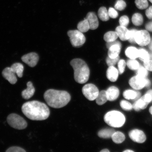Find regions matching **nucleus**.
<instances>
[{
    "label": "nucleus",
    "mask_w": 152,
    "mask_h": 152,
    "mask_svg": "<svg viewBox=\"0 0 152 152\" xmlns=\"http://www.w3.org/2000/svg\"><path fill=\"white\" fill-rule=\"evenodd\" d=\"M119 74L118 69L113 66H110L106 72V77L110 81L114 82L117 80Z\"/></svg>",
    "instance_id": "17"
},
{
    "label": "nucleus",
    "mask_w": 152,
    "mask_h": 152,
    "mask_svg": "<svg viewBox=\"0 0 152 152\" xmlns=\"http://www.w3.org/2000/svg\"><path fill=\"white\" fill-rule=\"evenodd\" d=\"M149 1L150 2H151V3H152V0H149Z\"/></svg>",
    "instance_id": "50"
},
{
    "label": "nucleus",
    "mask_w": 152,
    "mask_h": 152,
    "mask_svg": "<svg viewBox=\"0 0 152 152\" xmlns=\"http://www.w3.org/2000/svg\"><path fill=\"white\" fill-rule=\"evenodd\" d=\"M126 64L129 69L133 71L137 70L140 66L138 62L135 59H130L127 61Z\"/></svg>",
    "instance_id": "31"
},
{
    "label": "nucleus",
    "mask_w": 152,
    "mask_h": 152,
    "mask_svg": "<svg viewBox=\"0 0 152 152\" xmlns=\"http://www.w3.org/2000/svg\"><path fill=\"white\" fill-rule=\"evenodd\" d=\"M144 66L148 71H152V60H149L144 62Z\"/></svg>",
    "instance_id": "42"
},
{
    "label": "nucleus",
    "mask_w": 152,
    "mask_h": 152,
    "mask_svg": "<svg viewBox=\"0 0 152 152\" xmlns=\"http://www.w3.org/2000/svg\"><path fill=\"white\" fill-rule=\"evenodd\" d=\"M99 18L103 21H107L109 20V12L105 7H100L98 11Z\"/></svg>",
    "instance_id": "25"
},
{
    "label": "nucleus",
    "mask_w": 152,
    "mask_h": 152,
    "mask_svg": "<svg viewBox=\"0 0 152 152\" xmlns=\"http://www.w3.org/2000/svg\"><path fill=\"white\" fill-rule=\"evenodd\" d=\"M22 113L33 121H43L50 115V110L45 103L34 100L26 102L22 107Z\"/></svg>",
    "instance_id": "1"
},
{
    "label": "nucleus",
    "mask_w": 152,
    "mask_h": 152,
    "mask_svg": "<svg viewBox=\"0 0 152 152\" xmlns=\"http://www.w3.org/2000/svg\"><path fill=\"white\" fill-rule=\"evenodd\" d=\"M118 37L116 32L110 31L104 34V41L108 42L116 40Z\"/></svg>",
    "instance_id": "28"
},
{
    "label": "nucleus",
    "mask_w": 152,
    "mask_h": 152,
    "mask_svg": "<svg viewBox=\"0 0 152 152\" xmlns=\"http://www.w3.org/2000/svg\"><path fill=\"white\" fill-rule=\"evenodd\" d=\"M132 20L133 23L135 26H140L143 23V17L139 13H136L133 15Z\"/></svg>",
    "instance_id": "29"
},
{
    "label": "nucleus",
    "mask_w": 152,
    "mask_h": 152,
    "mask_svg": "<svg viewBox=\"0 0 152 152\" xmlns=\"http://www.w3.org/2000/svg\"><path fill=\"white\" fill-rule=\"evenodd\" d=\"M108 12H109L110 18H117L118 16V14L117 11L113 7H110L108 11Z\"/></svg>",
    "instance_id": "40"
},
{
    "label": "nucleus",
    "mask_w": 152,
    "mask_h": 152,
    "mask_svg": "<svg viewBox=\"0 0 152 152\" xmlns=\"http://www.w3.org/2000/svg\"><path fill=\"white\" fill-rule=\"evenodd\" d=\"M140 92L132 90H126L123 93L124 97L126 99L132 100L138 99L140 96Z\"/></svg>",
    "instance_id": "22"
},
{
    "label": "nucleus",
    "mask_w": 152,
    "mask_h": 152,
    "mask_svg": "<svg viewBox=\"0 0 152 152\" xmlns=\"http://www.w3.org/2000/svg\"><path fill=\"white\" fill-rule=\"evenodd\" d=\"M121 46L119 45H113L109 49L108 56L111 58H115L119 56L121 50Z\"/></svg>",
    "instance_id": "19"
},
{
    "label": "nucleus",
    "mask_w": 152,
    "mask_h": 152,
    "mask_svg": "<svg viewBox=\"0 0 152 152\" xmlns=\"http://www.w3.org/2000/svg\"><path fill=\"white\" fill-rule=\"evenodd\" d=\"M135 3L137 7L140 10L147 8L149 5L147 0H135Z\"/></svg>",
    "instance_id": "32"
},
{
    "label": "nucleus",
    "mask_w": 152,
    "mask_h": 152,
    "mask_svg": "<svg viewBox=\"0 0 152 152\" xmlns=\"http://www.w3.org/2000/svg\"><path fill=\"white\" fill-rule=\"evenodd\" d=\"M149 112L150 113H151L152 115V106L150 108Z\"/></svg>",
    "instance_id": "48"
},
{
    "label": "nucleus",
    "mask_w": 152,
    "mask_h": 152,
    "mask_svg": "<svg viewBox=\"0 0 152 152\" xmlns=\"http://www.w3.org/2000/svg\"><path fill=\"white\" fill-rule=\"evenodd\" d=\"M69 37L70 41L73 46L80 47L84 44L86 41V38L82 32L79 30H69L67 33Z\"/></svg>",
    "instance_id": "6"
},
{
    "label": "nucleus",
    "mask_w": 152,
    "mask_h": 152,
    "mask_svg": "<svg viewBox=\"0 0 152 152\" xmlns=\"http://www.w3.org/2000/svg\"><path fill=\"white\" fill-rule=\"evenodd\" d=\"M148 70L145 67L142 66H140L137 70V75L144 78H146L148 75Z\"/></svg>",
    "instance_id": "34"
},
{
    "label": "nucleus",
    "mask_w": 152,
    "mask_h": 152,
    "mask_svg": "<svg viewBox=\"0 0 152 152\" xmlns=\"http://www.w3.org/2000/svg\"><path fill=\"white\" fill-rule=\"evenodd\" d=\"M86 19L88 21L90 29L94 30L98 28V19L95 13L93 12H88L86 15Z\"/></svg>",
    "instance_id": "14"
},
{
    "label": "nucleus",
    "mask_w": 152,
    "mask_h": 152,
    "mask_svg": "<svg viewBox=\"0 0 152 152\" xmlns=\"http://www.w3.org/2000/svg\"><path fill=\"white\" fill-rule=\"evenodd\" d=\"M152 102V90L148 91L142 97L136 101L133 104V109L136 111L145 109L148 104Z\"/></svg>",
    "instance_id": "7"
},
{
    "label": "nucleus",
    "mask_w": 152,
    "mask_h": 152,
    "mask_svg": "<svg viewBox=\"0 0 152 152\" xmlns=\"http://www.w3.org/2000/svg\"><path fill=\"white\" fill-rule=\"evenodd\" d=\"M104 120L110 126L119 128L124 125L125 118L124 115L121 112L112 111L105 114L104 117Z\"/></svg>",
    "instance_id": "4"
},
{
    "label": "nucleus",
    "mask_w": 152,
    "mask_h": 152,
    "mask_svg": "<svg viewBox=\"0 0 152 152\" xmlns=\"http://www.w3.org/2000/svg\"><path fill=\"white\" fill-rule=\"evenodd\" d=\"M96 100V103L98 105H102L105 104L108 100L106 91L103 90L100 91Z\"/></svg>",
    "instance_id": "24"
},
{
    "label": "nucleus",
    "mask_w": 152,
    "mask_h": 152,
    "mask_svg": "<svg viewBox=\"0 0 152 152\" xmlns=\"http://www.w3.org/2000/svg\"><path fill=\"white\" fill-rule=\"evenodd\" d=\"M39 58V56L37 53L34 52L25 55L21 58L23 61L31 67L37 65Z\"/></svg>",
    "instance_id": "12"
},
{
    "label": "nucleus",
    "mask_w": 152,
    "mask_h": 152,
    "mask_svg": "<svg viewBox=\"0 0 152 152\" xmlns=\"http://www.w3.org/2000/svg\"><path fill=\"white\" fill-rule=\"evenodd\" d=\"M7 121L10 126L18 130H23L27 126V123L25 120L18 114H10L7 117Z\"/></svg>",
    "instance_id": "5"
},
{
    "label": "nucleus",
    "mask_w": 152,
    "mask_h": 152,
    "mask_svg": "<svg viewBox=\"0 0 152 152\" xmlns=\"http://www.w3.org/2000/svg\"><path fill=\"white\" fill-rule=\"evenodd\" d=\"M126 65V63L124 60H119L118 63V71L120 75H121L124 72Z\"/></svg>",
    "instance_id": "37"
},
{
    "label": "nucleus",
    "mask_w": 152,
    "mask_h": 152,
    "mask_svg": "<svg viewBox=\"0 0 152 152\" xmlns=\"http://www.w3.org/2000/svg\"><path fill=\"white\" fill-rule=\"evenodd\" d=\"M125 53L126 56L131 59H135L138 57V50L134 47L128 48Z\"/></svg>",
    "instance_id": "20"
},
{
    "label": "nucleus",
    "mask_w": 152,
    "mask_h": 152,
    "mask_svg": "<svg viewBox=\"0 0 152 152\" xmlns=\"http://www.w3.org/2000/svg\"><path fill=\"white\" fill-rule=\"evenodd\" d=\"M119 45L121 46V44L119 41L116 40L114 41L110 42H108L106 43V47L108 49H109L113 45Z\"/></svg>",
    "instance_id": "43"
},
{
    "label": "nucleus",
    "mask_w": 152,
    "mask_h": 152,
    "mask_svg": "<svg viewBox=\"0 0 152 152\" xmlns=\"http://www.w3.org/2000/svg\"><path fill=\"white\" fill-rule=\"evenodd\" d=\"M82 92L85 97L90 101L96 100L99 92L96 86L91 83L85 85L82 88Z\"/></svg>",
    "instance_id": "9"
},
{
    "label": "nucleus",
    "mask_w": 152,
    "mask_h": 152,
    "mask_svg": "<svg viewBox=\"0 0 152 152\" xmlns=\"http://www.w3.org/2000/svg\"><path fill=\"white\" fill-rule=\"evenodd\" d=\"M137 30L136 29H132L129 31V37L128 41L131 43H136L135 37Z\"/></svg>",
    "instance_id": "38"
},
{
    "label": "nucleus",
    "mask_w": 152,
    "mask_h": 152,
    "mask_svg": "<svg viewBox=\"0 0 152 152\" xmlns=\"http://www.w3.org/2000/svg\"><path fill=\"white\" fill-rule=\"evenodd\" d=\"M11 69L19 77H22L23 75L24 66L20 63H16L13 64L11 67Z\"/></svg>",
    "instance_id": "23"
},
{
    "label": "nucleus",
    "mask_w": 152,
    "mask_h": 152,
    "mask_svg": "<svg viewBox=\"0 0 152 152\" xmlns=\"http://www.w3.org/2000/svg\"><path fill=\"white\" fill-rule=\"evenodd\" d=\"M151 41V37L146 30H142L137 32L135 37L136 43L141 46L149 44Z\"/></svg>",
    "instance_id": "10"
},
{
    "label": "nucleus",
    "mask_w": 152,
    "mask_h": 152,
    "mask_svg": "<svg viewBox=\"0 0 152 152\" xmlns=\"http://www.w3.org/2000/svg\"><path fill=\"white\" fill-rule=\"evenodd\" d=\"M44 98L48 104L55 109H60L66 106L71 99V96L68 92L49 89L44 94Z\"/></svg>",
    "instance_id": "2"
},
{
    "label": "nucleus",
    "mask_w": 152,
    "mask_h": 152,
    "mask_svg": "<svg viewBox=\"0 0 152 152\" xmlns=\"http://www.w3.org/2000/svg\"><path fill=\"white\" fill-rule=\"evenodd\" d=\"M119 23L120 25L126 27L129 23L128 17L126 16H121L119 19Z\"/></svg>",
    "instance_id": "39"
},
{
    "label": "nucleus",
    "mask_w": 152,
    "mask_h": 152,
    "mask_svg": "<svg viewBox=\"0 0 152 152\" xmlns=\"http://www.w3.org/2000/svg\"><path fill=\"white\" fill-rule=\"evenodd\" d=\"M106 92L108 100L110 101H113L116 100L119 96V90L115 86L110 87L107 91H106Z\"/></svg>",
    "instance_id": "15"
},
{
    "label": "nucleus",
    "mask_w": 152,
    "mask_h": 152,
    "mask_svg": "<svg viewBox=\"0 0 152 152\" xmlns=\"http://www.w3.org/2000/svg\"><path fill=\"white\" fill-rule=\"evenodd\" d=\"M115 31L121 41L128 40L130 30L127 29L126 27L121 26H117L115 28Z\"/></svg>",
    "instance_id": "16"
},
{
    "label": "nucleus",
    "mask_w": 152,
    "mask_h": 152,
    "mask_svg": "<svg viewBox=\"0 0 152 152\" xmlns=\"http://www.w3.org/2000/svg\"><path fill=\"white\" fill-rule=\"evenodd\" d=\"M2 74L3 77L11 84L14 85L16 83L18 80L16 75L11 67L5 68L2 72Z\"/></svg>",
    "instance_id": "13"
},
{
    "label": "nucleus",
    "mask_w": 152,
    "mask_h": 152,
    "mask_svg": "<svg viewBox=\"0 0 152 152\" xmlns=\"http://www.w3.org/2000/svg\"><path fill=\"white\" fill-rule=\"evenodd\" d=\"M145 14L148 18L152 19V6L146 10Z\"/></svg>",
    "instance_id": "44"
},
{
    "label": "nucleus",
    "mask_w": 152,
    "mask_h": 152,
    "mask_svg": "<svg viewBox=\"0 0 152 152\" xmlns=\"http://www.w3.org/2000/svg\"><path fill=\"white\" fill-rule=\"evenodd\" d=\"M129 137L133 141L139 143H142L145 141V134L142 131L134 129L131 131L129 134Z\"/></svg>",
    "instance_id": "11"
},
{
    "label": "nucleus",
    "mask_w": 152,
    "mask_h": 152,
    "mask_svg": "<svg viewBox=\"0 0 152 152\" xmlns=\"http://www.w3.org/2000/svg\"><path fill=\"white\" fill-rule=\"evenodd\" d=\"M7 152H26V151L23 148L18 147H12L7 149Z\"/></svg>",
    "instance_id": "41"
},
{
    "label": "nucleus",
    "mask_w": 152,
    "mask_h": 152,
    "mask_svg": "<svg viewBox=\"0 0 152 152\" xmlns=\"http://www.w3.org/2000/svg\"><path fill=\"white\" fill-rule=\"evenodd\" d=\"M124 152H134V151H132V150H126V151H124Z\"/></svg>",
    "instance_id": "49"
},
{
    "label": "nucleus",
    "mask_w": 152,
    "mask_h": 152,
    "mask_svg": "<svg viewBox=\"0 0 152 152\" xmlns=\"http://www.w3.org/2000/svg\"><path fill=\"white\" fill-rule=\"evenodd\" d=\"M145 28L148 31L152 32V21L146 24Z\"/></svg>",
    "instance_id": "45"
},
{
    "label": "nucleus",
    "mask_w": 152,
    "mask_h": 152,
    "mask_svg": "<svg viewBox=\"0 0 152 152\" xmlns=\"http://www.w3.org/2000/svg\"><path fill=\"white\" fill-rule=\"evenodd\" d=\"M70 64L74 70V78L76 82L83 84L88 81L90 70L84 61L80 58L74 59Z\"/></svg>",
    "instance_id": "3"
},
{
    "label": "nucleus",
    "mask_w": 152,
    "mask_h": 152,
    "mask_svg": "<svg viewBox=\"0 0 152 152\" xmlns=\"http://www.w3.org/2000/svg\"><path fill=\"white\" fill-rule=\"evenodd\" d=\"M101 152H110L107 149H104L102 150V151H100Z\"/></svg>",
    "instance_id": "47"
},
{
    "label": "nucleus",
    "mask_w": 152,
    "mask_h": 152,
    "mask_svg": "<svg viewBox=\"0 0 152 152\" xmlns=\"http://www.w3.org/2000/svg\"><path fill=\"white\" fill-rule=\"evenodd\" d=\"M27 88L22 91V96L25 99H28L33 96L35 92L34 88L31 82L29 81L27 83Z\"/></svg>",
    "instance_id": "18"
},
{
    "label": "nucleus",
    "mask_w": 152,
    "mask_h": 152,
    "mask_svg": "<svg viewBox=\"0 0 152 152\" xmlns=\"http://www.w3.org/2000/svg\"><path fill=\"white\" fill-rule=\"evenodd\" d=\"M111 138L113 141L115 143L120 144L124 141L125 137V135L122 132H115L112 136Z\"/></svg>",
    "instance_id": "26"
},
{
    "label": "nucleus",
    "mask_w": 152,
    "mask_h": 152,
    "mask_svg": "<svg viewBox=\"0 0 152 152\" xmlns=\"http://www.w3.org/2000/svg\"><path fill=\"white\" fill-rule=\"evenodd\" d=\"M78 29L82 33H85L90 29V25L86 19L79 23L77 25Z\"/></svg>",
    "instance_id": "27"
},
{
    "label": "nucleus",
    "mask_w": 152,
    "mask_h": 152,
    "mask_svg": "<svg viewBox=\"0 0 152 152\" xmlns=\"http://www.w3.org/2000/svg\"><path fill=\"white\" fill-rule=\"evenodd\" d=\"M149 48L152 51V40L149 43Z\"/></svg>",
    "instance_id": "46"
},
{
    "label": "nucleus",
    "mask_w": 152,
    "mask_h": 152,
    "mask_svg": "<svg viewBox=\"0 0 152 152\" xmlns=\"http://www.w3.org/2000/svg\"><path fill=\"white\" fill-rule=\"evenodd\" d=\"M129 85L135 90H140L145 87L149 86L151 82L146 78L137 75L131 78L129 81Z\"/></svg>",
    "instance_id": "8"
},
{
    "label": "nucleus",
    "mask_w": 152,
    "mask_h": 152,
    "mask_svg": "<svg viewBox=\"0 0 152 152\" xmlns=\"http://www.w3.org/2000/svg\"><path fill=\"white\" fill-rule=\"evenodd\" d=\"M119 56L115 58H111L109 56L107 57L106 59V62L107 65L109 66H115L116 64L118 63L119 60Z\"/></svg>",
    "instance_id": "36"
},
{
    "label": "nucleus",
    "mask_w": 152,
    "mask_h": 152,
    "mask_svg": "<svg viewBox=\"0 0 152 152\" xmlns=\"http://www.w3.org/2000/svg\"><path fill=\"white\" fill-rule=\"evenodd\" d=\"M126 7V3L123 0H117L115 5V8L119 11L124 10Z\"/></svg>",
    "instance_id": "35"
},
{
    "label": "nucleus",
    "mask_w": 152,
    "mask_h": 152,
    "mask_svg": "<svg viewBox=\"0 0 152 152\" xmlns=\"http://www.w3.org/2000/svg\"><path fill=\"white\" fill-rule=\"evenodd\" d=\"M138 58L144 62L150 60V55L147 51L143 49L138 50Z\"/></svg>",
    "instance_id": "30"
},
{
    "label": "nucleus",
    "mask_w": 152,
    "mask_h": 152,
    "mask_svg": "<svg viewBox=\"0 0 152 152\" xmlns=\"http://www.w3.org/2000/svg\"><path fill=\"white\" fill-rule=\"evenodd\" d=\"M115 132V130L113 129H104L99 131L98 135L100 138L104 139L110 138H111Z\"/></svg>",
    "instance_id": "21"
},
{
    "label": "nucleus",
    "mask_w": 152,
    "mask_h": 152,
    "mask_svg": "<svg viewBox=\"0 0 152 152\" xmlns=\"http://www.w3.org/2000/svg\"><path fill=\"white\" fill-rule=\"evenodd\" d=\"M120 106L122 109L125 111H131L133 109V105L130 102L125 100H121Z\"/></svg>",
    "instance_id": "33"
}]
</instances>
